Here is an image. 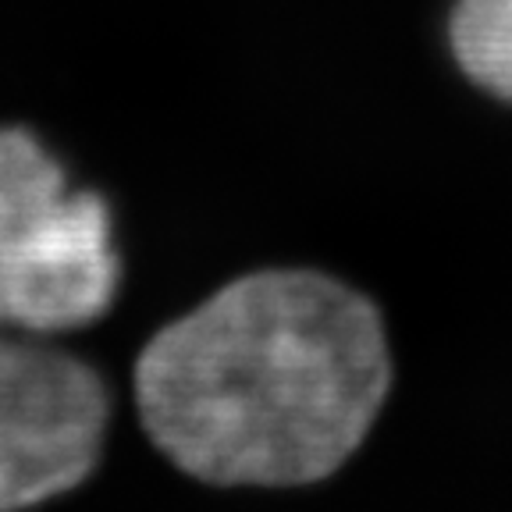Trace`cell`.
Returning a JSON list of instances; mask_svg holds the SVG:
<instances>
[{"instance_id": "1", "label": "cell", "mask_w": 512, "mask_h": 512, "mask_svg": "<svg viewBox=\"0 0 512 512\" xmlns=\"http://www.w3.org/2000/svg\"><path fill=\"white\" fill-rule=\"evenodd\" d=\"M388 384L370 299L317 271H256L146 342L136 406L189 477L296 488L360 448Z\"/></svg>"}, {"instance_id": "2", "label": "cell", "mask_w": 512, "mask_h": 512, "mask_svg": "<svg viewBox=\"0 0 512 512\" xmlns=\"http://www.w3.org/2000/svg\"><path fill=\"white\" fill-rule=\"evenodd\" d=\"M118 292L111 214L75 189L29 128H0V328L61 335Z\"/></svg>"}, {"instance_id": "3", "label": "cell", "mask_w": 512, "mask_h": 512, "mask_svg": "<svg viewBox=\"0 0 512 512\" xmlns=\"http://www.w3.org/2000/svg\"><path fill=\"white\" fill-rule=\"evenodd\" d=\"M107 388L93 367L0 328V509L72 491L104 448Z\"/></svg>"}, {"instance_id": "4", "label": "cell", "mask_w": 512, "mask_h": 512, "mask_svg": "<svg viewBox=\"0 0 512 512\" xmlns=\"http://www.w3.org/2000/svg\"><path fill=\"white\" fill-rule=\"evenodd\" d=\"M452 50L480 89L512 104V0H456Z\"/></svg>"}]
</instances>
